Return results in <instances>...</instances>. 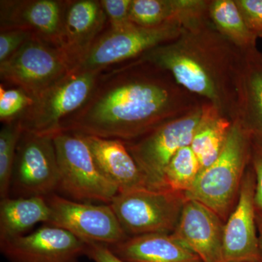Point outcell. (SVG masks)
Listing matches in <instances>:
<instances>
[{"label": "cell", "mask_w": 262, "mask_h": 262, "mask_svg": "<svg viewBox=\"0 0 262 262\" xmlns=\"http://www.w3.org/2000/svg\"><path fill=\"white\" fill-rule=\"evenodd\" d=\"M205 102L168 71L136 58L103 70L87 102L60 130L129 142Z\"/></svg>", "instance_id": "cell-1"}, {"label": "cell", "mask_w": 262, "mask_h": 262, "mask_svg": "<svg viewBox=\"0 0 262 262\" xmlns=\"http://www.w3.org/2000/svg\"><path fill=\"white\" fill-rule=\"evenodd\" d=\"M246 54L209 17L182 27L178 37L138 58L168 71L184 89L234 122L244 113Z\"/></svg>", "instance_id": "cell-2"}, {"label": "cell", "mask_w": 262, "mask_h": 262, "mask_svg": "<svg viewBox=\"0 0 262 262\" xmlns=\"http://www.w3.org/2000/svg\"><path fill=\"white\" fill-rule=\"evenodd\" d=\"M251 131L237 120L232 122L225 147L214 163L200 173L187 200L203 203L227 221L238 199L251 160Z\"/></svg>", "instance_id": "cell-3"}, {"label": "cell", "mask_w": 262, "mask_h": 262, "mask_svg": "<svg viewBox=\"0 0 262 262\" xmlns=\"http://www.w3.org/2000/svg\"><path fill=\"white\" fill-rule=\"evenodd\" d=\"M53 141L59 169L58 189L72 201L110 204L118 189L98 166L82 136L60 130Z\"/></svg>", "instance_id": "cell-4"}, {"label": "cell", "mask_w": 262, "mask_h": 262, "mask_svg": "<svg viewBox=\"0 0 262 262\" xmlns=\"http://www.w3.org/2000/svg\"><path fill=\"white\" fill-rule=\"evenodd\" d=\"M187 200L171 189L141 187L118 193L110 205L127 237H135L173 233Z\"/></svg>", "instance_id": "cell-5"}, {"label": "cell", "mask_w": 262, "mask_h": 262, "mask_svg": "<svg viewBox=\"0 0 262 262\" xmlns=\"http://www.w3.org/2000/svg\"><path fill=\"white\" fill-rule=\"evenodd\" d=\"M103 71H72L40 96L18 119L23 130L54 135L62 122L85 104Z\"/></svg>", "instance_id": "cell-6"}, {"label": "cell", "mask_w": 262, "mask_h": 262, "mask_svg": "<svg viewBox=\"0 0 262 262\" xmlns=\"http://www.w3.org/2000/svg\"><path fill=\"white\" fill-rule=\"evenodd\" d=\"M207 102L185 116L166 122L136 140L125 143L150 189H165L163 175L177 151L190 145L204 116Z\"/></svg>", "instance_id": "cell-7"}, {"label": "cell", "mask_w": 262, "mask_h": 262, "mask_svg": "<svg viewBox=\"0 0 262 262\" xmlns=\"http://www.w3.org/2000/svg\"><path fill=\"white\" fill-rule=\"evenodd\" d=\"M179 22L155 27L131 24L125 28L110 29L102 33L78 66L72 71H103L133 61L146 52L179 37Z\"/></svg>", "instance_id": "cell-8"}, {"label": "cell", "mask_w": 262, "mask_h": 262, "mask_svg": "<svg viewBox=\"0 0 262 262\" xmlns=\"http://www.w3.org/2000/svg\"><path fill=\"white\" fill-rule=\"evenodd\" d=\"M72 72L67 57L34 36L14 55L0 63V78L37 98Z\"/></svg>", "instance_id": "cell-9"}, {"label": "cell", "mask_w": 262, "mask_h": 262, "mask_svg": "<svg viewBox=\"0 0 262 262\" xmlns=\"http://www.w3.org/2000/svg\"><path fill=\"white\" fill-rule=\"evenodd\" d=\"M59 179L53 135L23 130L17 145L12 179L16 198H47L58 190Z\"/></svg>", "instance_id": "cell-10"}, {"label": "cell", "mask_w": 262, "mask_h": 262, "mask_svg": "<svg viewBox=\"0 0 262 262\" xmlns=\"http://www.w3.org/2000/svg\"><path fill=\"white\" fill-rule=\"evenodd\" d=\"M46 198L51 210L47 225L65 229L84 242L106 246L128 237L110 204L72 201L55 193Z\"/></svg>", "instance_id": "cell-11"}, {"label": "cell", "mask_w": 262, "mask_h": 262, "mask_svg": "<svg viewBox=\"0 0 262 262\" xmlns=\"http://www.w3.org/2000/svg\"><path fill=\"white\" fill-rule=\"evenodd\" d=\"M85 248L82 239L49 225L32 233L0 241V251L9 262H79Z\"/></svg>", "instance_id": "cell-12"}, {"label": "cell", "mask_w": 262, "mask_h": 262, "mask_svg": "<svg viewBox=\"0 0 262 262\" xmlns=\"http://www.w3.org/2000/svg\"><path fill=\"white\" fill-rule=\"evenodd\" d=\"M256 177L253 168L246 169L238 199L225 222L222 261H261L256 233Z\"/></svg>", "instance_id": "cell-13"}, {"label": "cell", "mask_w": 262, "mask_h": 262, "mask_svg": "<svg viewBox=\"0 0 262 262\" xmlns=\"http://www.w3.org/2000/svg\"><path fill=\"white\" fill-rule=\"evenodd\" d=\"M67 1L2 0L1 30L21 29L61 51L63 16Z\"/></svg>", "instance_id": "cell-14"}, {"label": "cell", "mask_w": 262, "mask_h": 262, "mask_svg": "<svg viewBox=\"0 0 262 262\" xmlns=\"http://www.w3.org/2000/svg\"><path fill=\"white\" fill-rule=\"evenodd\" d=\"M225 222L200 202L187 200L174 235L203 262L222 261Z\"/></svg>", "instance_id": "cell-15"}, {"label": "cell", "mask_w": 262, "mask_h": 262, "mask_svg": "<svg viewBox=\"0 0 262 262\" xmlns=\"http://www.w3.org/2000/svg\"><path fill=\"white\" fill-rule=\"evenodd\" d=\"M107 21L98 0L67 1L61 37V51L75 70L102 34Z\"/></svg>", "instance_id": "cell-16"}, {"label": "cell", "mask_w": 262, "mask_h": 262, "mask_svg": "<svg viewBox=\"0 0 262 262\" xmlns=\"http://www.w3.org/2000/svg\"><path fill=\"white\" fill-rule=\"evenodd\" d=\"M106 246L125 262H203L173 233L128 237Z\"/></svg>", "instance_id": "cell-17"}, {"label": "cell", "mask_w": 262, "mask_h": 262, "mask_svg": "<svg viewBox=\"0 0 262 262\" xmlns=\"http://www.w3.org/2000/svg\"><path fill=\"white\" fill-rule=\"evenodd\" d=\"M81 135L89 145L98 166L116 186L118 193L147 187L144 176L123 141Z\"/></svg>", "instance_id": "cell-18"}, {"label": "cell", "mask_w": 262, "mask_h": 262, "mask_svg": "<svg viewBox=\"0 0 262 262\" xmlns=\"http://www.w3.org/2000/svg\"><path fill=\"white\" fill-rule=\"evenodd\" d=\"M209 3L203 0H133L130 20L142 27L174 21L185 27L209 17Z\"/></svg>", "instance_id": "cell-19"}, {"label": "cell", "mask_w": 262, "mask_h": 262, "mask_svg": "<svg viewBox=\"0 0 262 262\" xmlns=\"http://www.w3.org/2000/svg\"><path fill=\"white\" fill-rule=\"evenodd\" d=\"M51 210L43 196L8 198L0 202V241L15 238L38 223L47 225Z\"/></svg>", "instance_id": "cell-20"}, {"label": "cell", "mask_w": 262, "mask_h": 262, "mask_svg": "<svg viewBox=\"0 0 262 262\" xmlns=\"http://www.w3.org/2000/svg\"><path fill=\"white\" fill-rule=\"evenodd\" d=\"M232 125L231 120L207 103L204 116L190 144L199 162L201 172L214 163L222 153Z\"/></svg>", "instance_id": "cell-21"}, {"label": "cell", "mask_w": 262, "mask_h": 262, "mask_svg": "<svg viewBox=\"0 0 262 262\" xmlns=\"http://www.w3.org/2000/svg\"><path fill=\"white\" fill-rule=\"evenodd\" d=\"M210 19L216 30L245 52L256 48L258 38L248 29L235 0H211Z\"/></svg>", "instance_id": "cell-22"}, {"label": "cell", "mask_w": 262, "mask_h": 262, "mask_svg": "<svg viewBox=\"0 0 262 262\" xmlns=\"http://www.w3.org/2000/svg\"><path fill=\"white\" fill-rule=\"evenodd\" d=\"M241 122L250 130L262 132V53L257 48L246 52Z\"/></svg>", "instance_id": "cell-23"}, {"label": "cell", "mask_w": 262, "mask_h": 262, "mask_svg": "<svg viewBox=\"0 0 262 262\" xmlns=\"http://www.w3.org/2000/svg\"><path fill=\"white\" fill-rule=\"evenodd\" d=\"M201 173L199 162L190 145L177 151L169 162L163 175L165 189L185 194L195 182Z\"/></svg>", "instance_id": "cell-24"}, {"label": "cell", "mask_w": 262, "mask_h": 262, "mask_svg": "<svg viewBox=\"0 0 262 262\" xmlns=\"http://www.w3.org/2000/svg\"><path fill=\"white\" fill-rule=\"evenodd\" d=\"M23 129L18 120L4 124L0 131V198H8L17 145Z\"/></svg>", "instance_id": "cell-25"}, {"label": "cell", "mask_w": 262, "mask_h": 262, "mask_svg": "<svg viewBox=\"0 0 262 262\" xmlns=\"http://www.w3.org/2000/svg\"><path fill=\"white\" fill-rule=\"evenodd\" d=\"M34 102V98L18 89H5L0 85V120L3 124L18 120Z\"/></svg>", "instance_id": "cell-26"}, {"label": "cell", "mask_w": 262, "mask_h": 262, "mask_svg": "<svg viewBox=\"0 0 262 262\" xmlns=\"http://www.w3.org/2000/svg\"><path fill=\"white\" fill-rule=\"evenodd\" d=\"M30 31L10 29L0 32V63L14 55L27 41L34 37Z\"/></svg>", "instance_id": "cell-27"}, {"label": "cell", "mask_w": 262, "mask_h": 262, "mask_svg": "<svg viewBox=\"0 0 262 262\" xmlns=\"http://www.w3.org/2000/svg\"><path fill=\"white\" fill-rule=\"evenodd\" d=\"M133 0H101L110 29L125 28L133 24L130 11Z\"/></svg>", "instance_id": "cell-28"}, {"label": "cell", "mask_w": 262, "mask_h": 262, "mask_svg": "<svg viewBox=\"0 0 262 262\" xmlns=\"http://www.w3.org/2000/svg\"><path fill=\"white\" fill-rule=\"evenodd\" d=\"M250 161L256 177L255 205L256 210L262 211V132L251 131Z\"/></svg>", "instance_id": "cell-29"}, {"label": "cell", "mask_w": 262, "mask_h": 262, "mask_svg": "<svg viewBox=\"0 0 262 262\" xmlns=\"http://www.w3.org/2000/svg\"><path fill=\"white\" fill-rule=\"evenodd\" d=\"M246 25L256 37H262V0H235Z\"/></svg>", "instance_id": "cell-30"}, {"label": "cell", "mask_w": 262, "mask_h": 262, "mask_svg": "<svg viewBox=\"0 0 262 262\" xmlns=\"http://www.w3.org/2000/svg\"><path fill=\"white\" fill-rule=\"evenodd\" d=\"M84 256L94 262H125L114 254L106 245L85 242Z\"/></svg>", "instance_id": "cell-31"}, {"label": "cell", "mask_w": 262, "mask_h": 262, "mask_svg": "<svg viewBox=\"0 0 262 262\" xmlns=\"http://www.w3.org/2000/svg\"><path fill=\"white\" fill-rule=\"evenodd\" d=\"M256 222L258 232V245H259L262 261V211H258V210H256Z\"/></svg>", "instance_id": "cell-32"}, {"label": "cell", "mask_w": 262, "mask_h": 262, "mask_svg": "<svg viewBox=\"0 0 262 262\" xmlns=\"http://www.w3.org/2000/svg\"><path fill=\"white\" fill-rule=\"evenodd\" d=\"M255 262H262V261H255Z\"/></svg>", "instance_id": "cell-33"}]
</instances>
